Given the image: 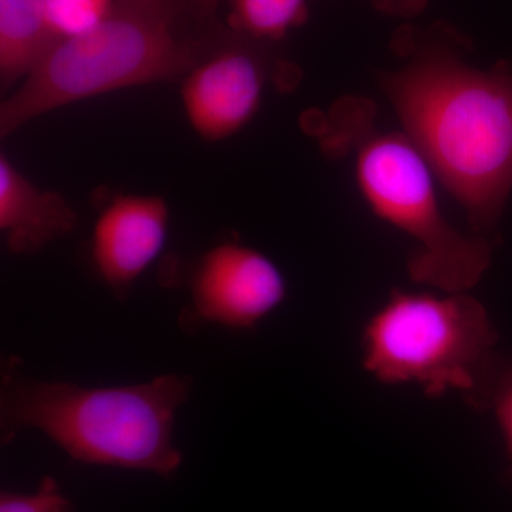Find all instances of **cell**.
<instances>
[{
	"instance_id": "cell-6",
	"label": "cell",
	"mask_w": 512,
	"mask_h": 512,
	"mask_svg": "<svg viewBox=\"0 0 512 512\" xmlns=\"http://www.w3.org/2000/svg\"><path fill=\"white\" fill-rule=\"evenodd\" d=\"M266 42L235 33V39L211 50L185 74L181 99L198 136L221 141L242 130L261 106L274 67Z\"/></svg>"
},
{
	"instance_id": "cell-10",
	"label": "cell",
	"mask_w": 512,
	"mask_h": 512,
	"mask_svg": "<svg viewBox=\"0 0 512 512\" xmlns=\"http://www.w3.org/2000/svg\"><path fill=\"white\" fill-rule=\"evenodd\" d=\"M45 0H0V84L3 92L25 80L59 42Z\"/></svg>"
},
{
	"instance_id": "cell-8",
	"label": "cell",
	"mask_w": 512,
	"mask_h": 512,
	"mask_svg": "<svg viewBox=\"0 0 512 512\" xmlns=\"http://www.w3.org/2000/svg\"><path fill=\"white\" fill-rule=\"evenodd\" d=\"M167 202L154 195H117L94 225L93 261L101 278L126 296L167 241Z\"/></svg>"
},
{
	"instance_id": "cell-13",
	"label": "cell",
	"mask_w": 512,
	"mask_h": 512,
	"mask_svg": "<svg viewBox=\"0 0 512 512\" xmlns=\"http://www.w3.org/2000/svg\"><path fill=\"white\" fill-rule=\"evenodd\" d=\"M0 512H74V505L53 477H45L33 494L3 491Z\"/></svg>"
},
{
	"instance_id": "cell-7",
	"label": "cell",
	"mask_w": 512,
	"mask_h": 512,
	"mask_svg": "<svg viewBox=\"0 0 512 512\" xmlns=\"http://www.w3.org/2000/svg\"><path fill=\"white\" fill-rule=\"evenodd\" d=\"M192 308L197 318L228 328H254L281 305L284 276L261 252L224 244L201 256L190 278Z\"/></svg>"
},
{
	"instance_id": "cell-12",
	"label": "cell",
	"mask_w": 512,
	"mask_h": 512,
	"mask_svg": "<svg viewBox=\"0 0 512 512\" xmlns=\"http://www.w3.org/2000/svg\"><path fill=\"white\" fill-rule=\"evenodd\" d=\"M50 28L60 40L79 36L109 15L113 0H45Z\"/></svg>"
},
{
	"instance_id": "cell-11",
	"label": "cell",
	"mask_w": 512,
	"mask_h": 512,
	"mask_svg": "<svg viewBox=\"0 0 512 512\" xmlns=\"http://www.w3.org/2000/svg\"><path fill=\"white\" fill-rule=\"evenodd\" d=\"M232 32L259 42H278L308 19V0H227Z\"/></svg>"
},
{
	"instance_id": "cell-9",
	"label": "cell",
	"mask_w": 512,
	"mask_h": 512,
	"mask_svg": "<svg viewBox=\"0 0 512 512\" xmlns=\"http://www.w3.org/2000/svg\"><path fill=\"white\" fill-rule=\"evenodd\" d=\"M77 222L62 195L36 187L8 156H0V229L10 252L36 254L73 232Z\"/></svg>"
},
{
	"instance_id": "cell-5",
	"label": "cell",
	"mask_w": 512,
	"mask_h": 512,
	"mask_svg": "<svg viewBox=\"0 0 512 512\" xmlns=\"http://www.w3.org/2000/svg\"><path fill=\"white\" fill-rule=\"evenodd\" d=\"M362 342L363 367L379 382L417 383L429 396L456 392L473 406L490 397L497 333L467 292L393 291Z\"/></svg>"
},
{
	"instance_id": "cell-4",
	"label": "cell",
	"mask_w": 512,
	"mask_h": 512,
	"mask_svg": "<svg viewBox=\"0 0 512 512\" xmlns=\"http://www.w3.org/2000/svg\"><path fill=\"white\" fill-rule=\"evenodd\" d=\"M360 100L340 101L320 134L328 150H355L357 184L377 217L416 242L409 258L414 282L458 293L474 288L491 262L484 238L461 234L441 212L434 171L406 133L370 127Z\"/></svg>"
},
{
	"instance_id": "cell-2",
	"label": "cell",
	"mask_w": 512,
	"mask_h": 512,
	"mask_svg": "<svg viewBox=\"0 0 512 512\" xmlns=\"http://www.w3.org/2000/svg\"><path fill=\"white\" fill-rule=\"evenodd\" d=\"M201 19L187 0H113L109 15L59 40L0 107V136L49 111L90 97L184 79L210 50L188 36Z\"/></svg>"
},
{
	"instance_id": "cell-15",
	"label": "cell",
	"mask_w": 512,
	"mask_h": 512,
	"mask_svg": "<svg viewBox=\"0 0 512 512\" xmlns=\"http://www.w3.org/2000/svg\"><path fill=\"white\" fill-rule=\"evenodd\" d=\"M429 0H373V5L386 15L413 18L426 9Z\"/></svg>"
},
{
	"instance_id": "cell-3",
	"label": "cell",
	"mask_w": 512,
	"mask_h": 512,
	"mask_svg": "<svg viewBox=\"0 0 512 512\" xmlns=\"http://www.w3.org/2000/svg\"><path fill=\"white\" fill-rule=\"evenodd\" d=\"M190 392L187 376L89 389L36 382L8 370L2 384V441L36 427L73 460L171 477L183 463L173 443L175 414Z\"/></svg>"
},
{
	"instance_id": "cell-14",
	"label": "cell",
	"mask_w": 512,
	"mask_h": 512,
	"mask_svg": "<svg viewBox=\"0 0 512 512\" xmlns=\"http://www.w3.org/2000/svg\"><path fill=\"white\" fill-rule=\"evenodd\" d=\"M490 400L500 429L503 431L512 464V372L505 375L491 390Z\"/></svg>"
},
{
	"instance_id": "cell-1",
	"label": "cell",
	"mask_w": 512,
	"mask_h": 512,
	"mask_svg": "<svg viewBox=\"0 0 512 512\" xmlns=\"http://www.w3.org/2000/svg\"><path fill=\"white\" fill-rule=\"evenodd\" d=\"M450 30L404 28L407 63L379 83L404 133L481 232L500 220L512 190V70L471 66Z\"/></svg>"
},
{
	"instance_id": "cell-16",
	"label": "cell",
	"mask_w": 512,
	"mask_h": 512,
	"mask_svg": "<svg viewBox=\"0 0 512 512\" xmlns=\"http://www.w3.org/2000/svg\"><path fill=\"white\" fill-rule=\"evenodd\" d=\"M202 19L208 20L217 12L222 0H187Z\"/></svg>"
}]
</instances>
